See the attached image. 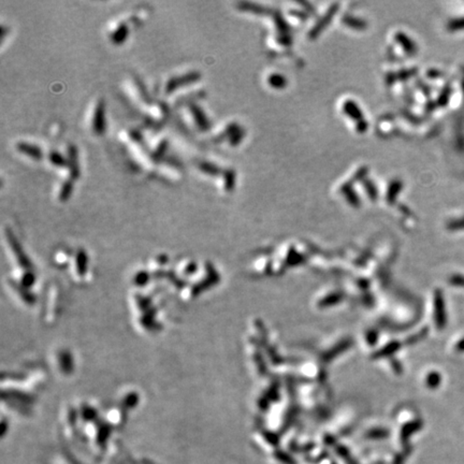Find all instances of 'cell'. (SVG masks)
<instances>
[{
    "mask_svg": "<svg viewBox=\"0 0 464 464\" xmlns=\"http://www.w3.org/2000/svg\"><path fill=\"white\" fill-rule=\"evenodd\" d=\"M200 79H201V74H200L199 71L196 70L186 72V73L178 76H173L168 80V82L166 83L165 92L168 95L173 94L174 92H177L184 86L197 83L198 81H200Z\"/></svg>",
    "mask_w": 464,
    "mask_h": 464,
    "instance_id": "6da1fadb",
    "label": "cell"
},
{
    "mask_svg": "<svg viewBox=\"0 0 464 464\" xmlns=\"http://www.w3.org/2000/svg\"><path fill=\"white\" fill-rule=\"evenodd\" d=\"M92 131L94 134L100 135L105 134L107 131V117H106V103L105 100L99 99L96 102V106L94 108L92 121H91Z\"/></svg>",
    "mask_w": 464,
    "mask_h": 464,
    "instance_id": "7a4b0ae2",
    "label": "cell"
},
{
    "mask_svg": "<svg viewBox=\"0 0 464 464\" xmlns=\"http://www.w3.org/2000/svg\"><path fill=\"white\" fill-rule=\"evenodd\" d=\"M188 110L191 118H193V122L195 126L197 127V129L199 131H207L210 129L211 124L209 118L205 115L204 111L201 109V107H199L196 103L191 102L188 105Z\"/></svg>",
    "mask_w": 464,
    "mask_h": 464,
    "instance_id": "3957f363",
    "label": "cell"
},
{
    "mask_svg": "<svg viewBox=\"0 0 464 464\" xmlns=\"http://www.w3.org/2000/svg\"><path fill=\"white\" fill-rule=\"evenodd\" d=\"M15 147H17L18 151H20L21 154L29 157L30 159H33V161L40 162L43 158L42 149L40 148L38 145H36V144H31L29 142L21 141V142L17 143V146H15Z\"/></svg>",
    "mask_w": 464,
    "mask_h": 464,
    "instance_id": "277c9868",
    "label": "cell"
},
{
    "mask_svg": "<svg viewBox=\"0 0 464 464\" xmlns=\"http://www.w3.org/2000/svg\"><path fill=\"white\" fill-rule=\"evenodd\" d=\"M68 169L70 171V180L74 181L80 178V166H79V156L78 149L74 145L68 146Z\"/></svg>",
    "mask_w": 464,
    "mask_h": 464,
    "instance_id": "5b68a950",
    "label": "cell"
},
{
    "mask_svg": "<svg viewBox=\"0 0 464 464\" xmlns=\"http://www.w3.org/2000/svg\"><path fill=\"white\" fill-rule=\"evenodd\" d=\"M129 36V27L125 23H119L115 29L110 34L111 42L115 45H122Z\"/></svg>",
    "mask_w": 464,
    "mask_h": 464,
    "instance_id": "8992f818",
    "label": "cell"
},
{
    "mask_svg": "<svg viewBox=\"0 0 464 464\" xmlns=\"http://www.w3.org/2000/svg\"><path fill=\"white\" fill-rule=\"evenodd\" d=\"M168 115V110L164 105H158L156 106L153 111L150 112V114L148 115V119L151 124H162L163 122L166 121Z\"/></svg>",
    "mask_w": 464,
    "mask_h": 464,
    "instance_id": "52a82bcc",
    "label": "cell"
},
{
    "mask_svg": "<svg viewBox=\"0 0 464 464\" xmlns=\"http://www.w3.org/2000/svg\"><path fill=\"white\" fill-rule=\"evenodd\" d=\"M73 193V181L68 180L61 184L58 191V200L60 202H67Z\"/></svg>",
    "mask_w": 464,
    "mask_h": 464,
    "instance_id": "ba28073f",
    "label": "cell"
},
{
    "mask_svg": "<svg viewBox=\"0 0 464 464\" xmlns=\"http://www.w3.org/2000/svg\"><path fill=\"white\" fill-rule=\"evenodd\" d=\"M47 158H49V162L51 163V165H53L56 168H61V169L68 168V159L60 153H58V151H50L49 155H47Z\"/></svg>",
    "mask_w": 464,
    "mask_h": 464,
    "instance_id": "9c48e42d",
    "label": "cell"
},
{
    "mask_svg": "<svg viewBox=\"0 0 464 464\" xmlns=\"http://www.w3.org/2000/svg\"><path fill=\"white\" fill-rule=\"evenodd\" d=\"M198 169L201 171L202 173L206 175H211V177H214V175H218L219 174V168L213 165L211 163L207 162H202L198 164Z\"/></svg>",
    "mask_w": 464,
    "mask_h": 464,
    "instance_id": "30bf717a",
    "label": "cell"
},
{
    "mask_svg": "<svg viewBox=\"0 0 464 464\" xmlns=\"http://www.w3.org/2000/svg\"><path fill=\"white\" fill-rule=\"evenodd\" d=\"M168 146H169V143H168L167 140H163L159 142L156 148L154 149L153 153H151V158L154 159L156 162H159L163 158V156L166 154V151L168 149Z\"/></svg>",
    "mask_w": 464,
    "mask_h": 464,
    "instance_id": "8fae6325",
    "label": "cell"
}]
</instances>
